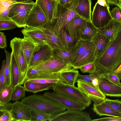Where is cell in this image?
Listing matches in <instances>:
<instances>
[{
    "mask_svg": "<svg viewBox=\"0 0 121 121\" xmlns=\"http://www.w3.org/2000/svg\"><path fill=\"white\" fill-rule=\"evenodd\" d=\"M97 68L104 72H112L121 64V30L100 57L94 62Z\"/></svg>",
    "mask_w": 121,
    "mask_h": 121,
    "instance_id": "cell-1",
    "label": "cell"
},
{
    "mask_svg": "<svg viewBox=\"0 0 121 121\" xmlns=\"http://www.w3.org/2000/svg\"><path fill=\"white\" fill-rule=\"evenodd\" d=\"M21 102L31 109L40 111L51 116L63 112L66 108L53 99L44 94H33L22 99Z\"/></svg>",
    "mask_w": 121,
    "mask_h": 121,
    "instance_id": "cell-2",
    "label": "cell"
},
{
    "mask_svg": "<svg viewBox=\"0 0 121 121\" xmlns=\"http://www.w3.org/2000/svg\"><path fill=\"white\" fill-rule=\"evenodd\" d=\"M52 89L57 94L83 104L86 107H88L91 104V100L75 86L59 81L53 86Z\"/></svg>",
    "mask_w": 121,
    "mask_h": 121,
    "instance_id": "cell-3",
    "label": "cell"
},
{
    "mask_svg": "<svg viewBox=\"0 0 121 121\" xmlns=\"http://www.w3.org/2000/svg\"><path fill=\"white\" fill-rule=\"evenodd\" d=\"M75 17H81L76 12L72 3L63 6L58 1L55 17L51 22L59 35L60 31L66 23Z\"/></svg>",
    "mask_w": 121,
    "mask_h": 121,
    "instance_id": "cell-4",
    "label": "cell"
},
{
    "mask_svg": "<svg viewBox=\"0 0 121 121\" xmlns=\"http://www.w3.org/2000/svg\"><path fill=\"white\" fill-rule=\"evenodd\" d=\"M10 46L19 69L20 85H23L26 78L28 66L23 52L22 39L14 37L11 40Z\"/></svg>",
    "mask_w": 121,
    "mask_h": 121,
    "instance_id": "cell-5",
    "label": "cell"
},
{
    "mask_svg": "<svg viewBox=\"0 0 121 121\" xmlns=\"http://www.w3.org/2000/svg\"><path fill=\"white\" fill-rule=\"evenodd\" d=\"M109 4L105 6L97 2L93 7L91 16V22L97 28L106 25L112 19L109 10Z\"/></svg>",
    "mask_w": 121,
    "mask_h": 121,
    "instance_id": "cell-6",
    "label": "cell"
},
{
    "mask_svg": "<svg viewBox=\"0 0 121 121\" xmlns=\"http://www.w3.org/2000/svg\"><path fill=\"white\" fill-rule=\"evenodd\" d=\"M90 114L82 111L67 110L60 113L51 116L48 121H91Z\"/></svg>",
    "mask_w": 121,
    "mask_h": 121,
    "instance_id": "cell-7",
    "label": "cell"
},
{
    "mask_svg": "<svg viewBox=\"0 0 121 121\" xmlns=\"http://www.w3.org/2000/svg\"><path fill=\"white\" fill-rule=\"evenodd\" d=\"M36 66L41 71L51 73H59L73 68L70 63L62 60L52 56L48 60Z\"/></svg>",
    "mask_w": 121,
    "mask_h": 121,
    "instance_id": "cell-8",
    "label": "cell"
},
{
    "mask_svg": "<svg viewBox=\"0 0 121 121\" xmlns=\"http://www.w3.org/2000/svg\"><path fill=\"white\" fill-rule=\"evenodd\" d=\"M78 87L96 104L104 101L107 98L100 90L96 88L91 82L77 80Z\"/></svg>",
    "mask_w": 121,
    "mask_h": 121,
    "instance_id": "cell-9",
    "label": "cell"
},
{
    "mask_svg": "<svg viewBox=\"0 0 121 121\" xmlns=\"http://www.w3.org/2000/svg\"><path fill=\"white\" fill-rule=\"evenodd\" d=\"M40 27L47 38V44L52 49H58L65 50L60 35L54 28L51 22L48 23Z\"/></svg>",
    "mask_w": 121,
    "mask_h": 121,
    "instance_id": "cell-10",
    "label": "cell"
},
{
    "mask_svg": "<svg viewBox=\"0 0 121 121\" xmlns=\"http://www.w3.org/2000/svg\"><path fill=\"white\" fill-rule=\"evenodd\" d=\"M52 49L47 44L38 45L31 59L29 68L37 66L48 60L52 56Z\"/></svg>",
    "mask_w": 121,
    "mask_h": 121,
    "instance_id": "cell-11",
    "label": "cell"
},
{
    "mask_svg": "<svg viewBox=\"0 0 121 121\" xmlns=\"http://www.w3.org/2000/svg\"><path fill=\"white\" fill-rule=\"evenodd\" d=\"M48 22L44 14L35 3L28 17L26 26L31 27H40Z\"/></svg>",
    "mask_w": 121,
    "mask_h": 121,
    "instance_id": "cell-12",
    "label": "cell"
},
{
    "mask_svg": "<svg viewBox=\"0 0 121 121\" xmlns=\"http://www.w3.org/2000/svg\"><path fill=\"white\" fill-rule=\"evenodd\" d=\"M31 109L21 102L13 103L12 113L14 121H30Z\"/></svg>",
    "mask_w": 121,
    "mask_h": 121,
    "instance_id": "cell-13",
    "label": "cell"
},
{
    "mask_svg": "<svg viewBox=\"0 0 121 121\" xmlns=\"http://www.w3.org/2000/svg\"><path fill=\"white\" fill-rule=\"evenodd\" d=\"M44 94L55 100L64 107L67 110L83 111L86 107L83 104L73 101L54 92H46Z\"/></svg>",
    "mask_w": 121,
    "mask_h": 121,
    "instance_id": "cell-14",
    "label": "cell"
},
{
    "mask_svg": "<svg viewBox=\"0 0 121 121\" xmlns=\"http://www.w3.org/2000/svg\"><path fill=\"white\" fill-rule=\"evenodd\" d=\"M21 32L24 36L29 38L38 45L47 44L46 37L40 27L26 26L22 30Z\"/></svg>",
    "mask_w": 121,
    "mask_h": 121,
    "instance_id": "cell-15",
    "label": "cell"
},
{
    "mask_svg": "<svg viewBox=\"0 0 121 121\" xmlns=\"http://www.w3.org/2000/svg\"><path fill=\"white\" fill-rule=\"evenodd\" d=\"M92 41L94 43V56L96 59L103 54L112 41L106 36L98 32Z\"/></svg>",
    "mask_w": 121,
    "mask_h": 121,
    "instance_id": "cell-16",
    "label": "cell"
},
{
    "mask_svg": "<svg viewBox=\"0 0 121 121\" xmlns=\"http://www.w3.org/2000/svg\"><path fill=\"white\" fill-rule=\"evenodd\" d=\"M35 3L42 11L48 21L51 22L55 15L58 1L36 0Z\"/></svg>",
    "mask_w": 121,
    "mask_h": 121,
    "instance_id": "cell-17",
    "label": "cell"
},
{
    "mask_svg": "<svg viewBox=\"0 0 121 121\" xmlns=\"http://www.w3.org/2000/svg\"><path fill=\"white\" fill-rule=\"evenodd\" d=\"M97 30L98 32L106 36L110 41H112L121 30V22L112 19L106 25L97 28Z\"/></svg>",
    "mask_w": 121,
    "mask_h": 121,
    "instance_id": "cell-18",
    "label": "cell"
},
{
    "mask_svg": "<svg viewBox=\"0 0 121 121\" xmlns=\"http://www.w3.org/2000/svg\"><path fill=\"white\" fill-rule=\"evenodd\" d=\"M87 21L79 17H75L69 21L64 26L68 33L75 39H80L78 32L79 28Z\"/></svg>",
    "mask_w": 121,
    "mask_h": 121,
    "instance_id": "cell-19",
    "label": "cell"
},
{
    "mask_svg": "<svg viewBox=\"0 0 121 121\" xmlns=\"http://www.w3.org/2000/svg\"><path fill=\"white\" fill-rule=\"evenodd\" d=\"M99 88L105 96L121 97V86L106 79L103 80L100 82Z\"/></svg>",
    "mask_w": 121,
    "mask_h": 121,
    "instance_id": "cell-20",
    "label": "cell"
},
{
    "mask_svg": "<svg viewBox=\"0 0 121 121\" xmlns=\"http://www.w3.org/2000/svg\"><path fill=\"white\" fill-rule=\"evenodd\" d=\"M94 43L93 42L92 45L73 65V68L75 69H78L82 65L89 63L94 62L96 58L94 56Z\"/></svg>",
    "mask_w": 121,
    "mask_h": 121,
    "instance_id": "cell-21",
    "label": "cell"
},
{
    "mask_svg": "<svg viewBox=\"0 0 121 121\" xmlns=\"http://www.w3.org/2000/svg\"><path fill=\"white\" fill-rule=\"evenodd\" d=\"M92 109L96 114L100 116H107L117 117H121V113L115 111L104 101L98 104L94 103Z\"/></svg>",
    "mask_w": 121,
    "mask_h": 121,
    "instance_id": "cell-22",
    "label": "cell"
},
{
    "mask_svg": "<svg viewBox=\"0 0 121 121\" xmlns=\"http://www.w3.org/2000/svg\"><path fill=\"white\" fill-rule=\"evenodd\" d=\"M98 32L97 28L91 22L88 21L78 30L80 38L85 40L91 41Z\"/></svg>",
    "mask_w": 121,
    "mask_h": 121,
    "instance_id": "cell-23",
    "label": "cell"
},
{
    "mask_svg": "<svg viewBox=\"0 0 121 121\" xmlns=\"http://www.w3.org/2000/svg\"><path fill=\"white\" fill-rule=\"evenodd\" d=\"M91 0H80L78 5L74 8L82 18L91 22Z\"/></svg>",
    "mask_w": 121,
    "mask_h": 121,
    "instance_id": "cell-24",
    "label": "cell"
},
{
    "mask_svg": "<svg viewBox=\"0 0 121 121\" xmlns=\"http://www.w3.org/2000/svg\"><path fill=\"white\" fill-rule=\"evenodd\" d=\"M10 68L11 84L14 88L16 86L21 85V78L19 69L12 51L11 53Z\"/></svg>",
    "mask_w": 121,
    "mask_h": 121,
    "instance_id": "cell-25",
    "label": "cell"
},
{
    "mask_svg": "<svg viewBox=\"0 0 121 121\" xmlns=\"http://www.w3.org/2000/svg\"><path fill=\"white\" fill-rule=\"evenodd\" d=\"M23 52L28 66L33 53L38 45L28 37L24 36L22 39Z\"/></svg>",
    "mask_w": 121,
    "mask_h": 121,
    "instance_id": "cell-26",
    "label": "cell"
},
{
    "mask_svg": "<svg viewBox=\"0 0 121 121\" xmlns=\"http://www.w3.org/2000/svg\"><path fill=\"white\" fill-rule=\"evenodd\" d=\"M59 81L61 82V80L60 77L59 73H48L40 75L36 78L26 79L25 81L43 84H55Z\"/></svg>",
    "mask_w": 121,
    "mask_h": 121,
    "instance_id": "cell-27",
    "label": "cell"
},
{
    "mask_svg": "<svg viewBox=\"0 0 121 121\" xmlns=\"http://www.w3.org/2000/svg\"><path fill=\"white\" fill-rule=\"evenodd\" d=\"M59 35L65 50L66 51H70L75 48L80 40L72 38L68 33L64 27L60 31Z\"/></svg>",
    "mask_w": 121,
    "mask_h": 121,
    "instance_id": "cell-28",
    "label": "cell"
},
{
    "mask_svg": "<svg viewBox=\"0 0 121 121\" xmlns=\"http://www.w3.org/2000/svg\"><path fill=\"white\" fill-rule=\"evenodd\" d=\"M55 84H43L39 83L25 81L24 86L26 91L34 94L39 92L52 89Z\"/></svg>",
    "mask_w": 121,
    "mask_h": 121,
    "instance_id": "cell-29",
    "label": "cell"
},
{
    "mask_svg": "<svg viewBox=\"0 0 121 121\" xmlns=\"http://www.w3.org/2000/svg\"><path fill=\"white\" fill-rule=\"evenodd\" d=\"M79 73L78 71L73 68L59 73V75L62 82L74 86L77 82V78Z\"/></svg>",
    "mask_w": 121,
    "mask_h": 121,
    "instance_id": "cell-30",
    "label": "cell"
},
{
    "mask_svg": "<svg viewBox=\"0 0 121 121\" xmlns=\"http://www.w3.org/2000/svg\"><path fill=\"white\" fill-rule=\"evenodd\" d=\"M93 43L92 41L85 40L81 39L79 40L74 49L72 56V60L71 63L72 66Z\"/></svg>",
    "mask_w": 121,
    "mask_h": 121,
    "instance_id": "cell-31",
    "label": "cell"
},
{
    "mask_svg": "<svg viewBox=\"0 0 121 121\" xmlns=\"http://www.w3.org/2000/svg\"><path fill=\"white\" fill-rule=\"evenodd\" d=\"M35 3H19L13 4L9 11V17L11 18L21 12L31 10Z\"/></svg>",
    "mask_w": 121,
    "mask_h": 121,
    "instance_id": "cell-32",
    "label": "cell"
},
{
    "mask_svg": "<svg viewBox=\"0 0 121 121\" xmlns=\"http://www.w3.org/2000/svg\"><path fill=\"white\" fill-rule=\"evenodd\" d=\"M75 48L68 51L58 49H52V56L62 60L71 64Z\"/></svg>",
    "mask_w": 121,
    "mask_h": 121,
    "instance_id": "cell-33",
    "label": "cell"
},
{
    "mask_svg": "<svg viewBox=\"0 0 121 121\" xmlns=\"http://www.w3.org/2000/svg\"><path fill=\"white\" fill-rule=\"evenodd\" d=\"M31 10L20 13L11 18V19L15 23L18 27H24L26 26L27 19Z\"/></svg>",
    "mask_w": 121,
    "mask_h": 121,
    "instance_id": "cell-34",
    "label": "cell"
},
{
    "mask_svg": "<svg viewBox=\"0 0 121 121\" xmlns=\"http://www.w3.org/2000/svg\"><path fill=\"white\" fill-rule=\"evenodd\" d=\"M6 57V62L5 64L4 73L5 77V87L11 84L10 61L11 53L6 49H4Z\"/></svg>",
    "mask_w": 121,
    "mask_h": 121,
    "instance_id": "cell-35",
    "label": "cell"
},
{
    "mask_svg": "<svg viewBox=\"0 0 121 121\" xmlns=\"http://www.w3.org/2000/svg\"><path fill=\"white\" fill-rule=\"evenodd\" d=\"M26 91L24 86H16L13 91L11 100L15 101L23 99L25 97Z\"/></svg>",
    "mask_w": 121,
    "mask_h": 121,
    "instance_id": "cell-36",
    "label": "cell"
},
{
    "mask_svg": "<svg viewBox=\"0 0 121 121\" xmlns=\"http://www.w3.org/2000/svg\"><path fill=\"white\" fill-rule=\"evenodd\" d=\"M30 121H48L51 115L44 112L31 109Z\"/></svg>",
    "mask_w": 121,
    "mask_h": 121,
    "instance_id": "cell-37",
    "label": "cell"
},
{
    "mask_svg": "<svg viewBox=\"0 0 121 121\" xmlns=\"http://www.w3.org/2000/svg\"><path fill=\"white\" fill-rule=\"evenodd\" d=\"M13 89L11 84L4 89L0 93V103H6L9 102L11 100Z\"/></svg>",
    "mask_w": 121,
    "mask_h": 121,
    "instance_id": "cell-38",
    "label": "cell"
},
{
    "mask_svg": "<svg viewBox=\"0 0 121 121\" xmlns=\"http://www.w3.org/2000/svg\"><path fill=\"white\" fill-rule=\"evenodd\" d=\"M46 73L38 69L36 66H31L28 69L26 79L36 78L40 75H44Z\"/></svg>",
    "mask_w": 121,
    "mask_h": 121,
    "instance_id": "cell-39",
    "label": "cell"
},
{
    "mask_svg": "<svg viewBox=\"0 0 121 121\" xmlns=\"http://www.w3.org/2000/svg\"><path fill=\"white\" fill-rule=\"evenodd\" d=\"M104 101L115 111L121 113V100L111 99L106 98Z\"/></svg>",
    "mask_w": 121,
    "mask_h": 121,
    "instance_id": "cell-40",
    "label": "cell"
},
{
    "mask_svg": "<svg viewBox=\"0 0 121 121\" xmlns=\"http://www.w3.org/2000/svg\"><path fill=\"white\" fill-rule=\"evenodd\" d=\"M97 68L94 62L89 63L80 67L79 69L82 73H88L90 74L95 72Z\"/></svg>",
    "mask_w": 121,
    "mask_h": 121,
    "instance_id": "cell-41",
    "label": "cell"
},
{
    "mask_svg": "<svg viewBox=\"0 0 121 121\" xmlns=\"http://www.w3.org/2000/svg\"><path fill=\"white\" fill-rule=\"evenodd\" d=\"M17 26L12 20H0V31L12 29L15 28Z\"/></svg>",
    "mask_w": 121,
    "mask_h": 121,
    "instance_id": "cell-42",
    "label": "cell"
},
{
    "mask_svg": "<svg viewBox=\"0 0 121 121\" xmlns=\"http://www.w3.org/2000/svg\"><path fill=\"white\" fill-rule=\"evenodd\" d=\"M104 76L105 79L108 81L116 84L120 85V79L118 74L112 72H105Z\"/></svg>",
    "mask_w": 121,
    "mask_h": 121,
    "instance_id": "cell-43",
    "label": "cell"
},
{
    "mask_svg": "<svg viewBox=\"0 0 121 121\" xmlns=\"http://www.w3.org/2000/svg\"><path fill=\"white\" fill-rule=\"evenodd\" d=\"M6 60H3L0 71V93L5 87V77L4 71Z\"/></svg>",
    "mask_w": 121,
    "mask_h": 121,
    "instance_id": "cell-44",
    "label": "cell"
},
{
    "mask_svg": "<svg viewBox=\"0 0 121 121\" xmlns=\"http://www.w3.org/2000/svg\"><path fill=\"white\" fill-rule=\"evenodd\" d=\"M110 13L112 19L121 22V9L118 6L115 7Z\"/></svg>",
    "mask_w": 121,
    "mask_h": 121,
    "instance_id": "cell-45",
    "label": "cell"
},
{
    "mask_svg": "<svg viewBox=\"0 0 121 121\" xmlns=\"http://www.w3.org/2000/svg\"><path fill=\"white\" fill-rule=\"evenodd\" d=\"M0 121H13L12 110L4 111L0 113Z\"/></svg>",
    "mask_w": 121,
    "mask_h": 121,
    "instance_id": "cell-46",
    "label": "cell"
},
{
    "mask_svg": "<svg viewBox=\"0 0 121 121\" xmlns=\"http://www.w3.org/2000/svg\"><path fill=\"white\" fill-rule=\"evenodd\" d=\"M93 75V73L87 75H82L79 73L78 75L77 80L84 82L91 83Z\"/></svg>",
    "mask_w": 121,
    "mask_h": 121,
    "instance_id": "cell-47",
    "label": "cell"
},
{
    "mask_svg": "<svg viewBox=\"0 0 121 121\" xmlns=\"http://www.w3.org/2000/svg\"><path fill=\"white\" fill-rule=\"evenodd\" d=\"M0 13L10 6L16 3L5 0H0Z\"/></svg>",
    "mask_w": 121,
    "mask_h": 121,
    "instance_id": "cell-48",
    "label": "cell"
},
{
    "mask_svg": "<svg viewBox=\"0 0 121 121\" xmlns=\"http://www.w3.org/2000/svg\"><path fill=\"white\" fill-rule=\"evenodd\" d=\"M80 0H58V2L61 6H65L72 3L74 8L78 5Z\"/></svg>",
    "mask_w": 121,
    "mask_h": 121,
    "instance_id": "cell-49",
    "label": "cell"
},
{
    "mask_svg": "<svg viewBox=\"0 0 121 121\" xmlns=\"http://www.w3.org/2000/svg\"><path fill=\"white\" fill-rule=\"evenodd\" d=\"M13 5L10 6L0 13V20L10 21L11 20V18L9 17L8 15L9 11Z\"/></svg>",
    "mask_w": 121,
    "mask_h": 121,
    "instance_id": "cell-50",
    "label": "cell"
},
{
    "mask_svg": "<svg viewBox=\"0 0 121 121\" xmlns=\"http://www.w3.org/2000/svg\"><path fill=\"white\" fill-rule=\"evenodd\" d=\"M13 103H0V113L4 111L11 110Z\"/></svg>",
    "mask_w": 121,
    "mask_h": 121,
    "instance_id": "cell-51",
    "label": "cell"
},
{
    "mask_svg": "<svg viewBox=\"0 0 121 121\" xmlns=\"http://www.w3.org/2000/svg\"><path fill=\"white\" fill-rule=\"evenodd\" d=\"M93 121H121V117H107L94 119Z\"/></svg>",
    "mask_w": 121,
    "mask_h": 121,
    "instance_id": "cell-52",
    "label": "cell"
},
{
    "mask_svg": "<svg viewBox=\"0 0 121 121\" xmlns=\"http://www.w3.org/2000/svg\"><path fill=\"white\" fill-rule=\"evenodd\" d=\"M6 36L4 33L0 32V47L1 48L5 49L7 47Z\"/></svg>",
    "mask_w": 121,
    "mask_h": 121,
    "instance_id": "cell-53",
    "label": "cell"
},
{
    "mask_svg": "<svg viewBox=\"0 0 121 121\" xmlns=\"http://www.w3.org/2000/svg\"><path fill=\"white\" fill-rule=\"evenodd\" d=\"M9 1L15 3H35L32 0H5Z\"/></svg>",
    "mask_w": 121,
    "mask_h": 121,
    "instance_id": "cell-54",
    "label": "cell"
},
{
    "mask_svg": "<svg viewBox=\"0 0 121 121\" xmlns=\"http://www.w3.org/2000/svg\"><path fill=\"white\" fill-rule=\"evenodd\" d=\"M97 3L99 5L105 6H106L108 4L106 0H98Z\"/></svg>",
    "mask_w": 121,
    "mask_h": 121,
    "instance_id": "cell-55",
    "label": "cell"
},
{
    "mask_svg": "<svg viewBox=\"0 0 121 121\" xmlns=\"http://www.w3.org/2000/svg\"><path fill=\"white\" fill-rule=\"evenodd\" d=\"M114 73L119 74L121 73V64L112 72Z\"/></svg>",
    "mask_w": 121,
    "mask_h": 121,
    "instance_id": "cell-56",
    "label": "cell"
},
{
    "mask_svg": "<svg viewBox=\"0 0 121 121\" xmlns=\"http://www.w3.org/2000/svg\"><path fill=\"white\" fill-rule=\"evenodd\" d=\"M118 76L120 80H121V73L118 74Z\"/></svg>",
    "mask_w": 121,
    "mask_h": 121,
    "instance_id": "cell-57",
    "label": "cell"
},
{
    "mask_svg": "<svg viewBox=\"0 0 121 121\" xmlns=\"http://www.w3.org/2000/svg\"><path fill=\"white\" fill-rule=\"evenodd\" d=\"M117 6L120 8L121 9V5H118Z\"/></svg>",
    "mask_w": 121,
    "mask_h": 121,
    "instance_id": "cell-58",
    "label": "cell"
},
{
    "mask_svg": "<svg viewBox=\"0 0 121 121\" xmlns=\"http://www.w3.org/2000/svg\"><path fill=\"white\" fill-rule=\"evenodd\" d=\"M120 3L121 5V0H119Z\"/></svg>",
    "mask_w": 121,
    "mask_h": 121,
    "instance_id": "cell-59",
    "label": "cell"
},
{
    "mask_svg": "<svg viewBox=\"0 0 121 121\" xmlns=\"http://www.w3.org/2000/svg\"><path fill=\"white\" fill-rule=\"evenodd\" d=\"M120 86H121V83Z\"/></svg>",
    "mask_w": 121,
    "mask_h": 121,
    "instance_id": "cell-60",
    "label": "cell"
},
{
    "mask_svg": "<svg viewBox=\"0 0 121 121\" xmlns=\"http://www.w3.org/2000/svg\"><path fill=\"white\" fill-rule=\"evenodd\" d=\"M57 0V1H58V0Z\"/></svg>",
    "mask_w": 121,
    "mask_h": 121,
    "instance_id": "cell-61",
    "label": "cell"
}]
</instances>
